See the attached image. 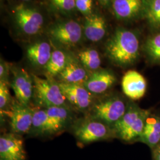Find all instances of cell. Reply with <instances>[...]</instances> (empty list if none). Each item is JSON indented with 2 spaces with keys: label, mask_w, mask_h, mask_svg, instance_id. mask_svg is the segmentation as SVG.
<instances>
[{
  "label": "cell",
  "mask_w": 160,
  "mask_h": 160,
  "mask_svg": "<svg viewBox=\"0 0 160 160\" xmlns=\"http://www.w3.org/2000/svg\"><path fill=\"white\" fill-rule=\"evenodd\" d=\"M105 53L109 61L120 68L135 63L139 57L140 45L136 32L118 28L105 44Z\"/></svg>",
  "instance_id": "6da1fadb"
},
{
  "label": "cell",
  "mask_w": 160,
  "mask_h": 160,
  "mask_svg": "<svg viewBox=\"0 0 160 160\" xmlns=\"http://www.w3.org/2000/svg\"><path fill=\"white\" fill-rule=\"evenodd\" d=\"M151 114V110L142 109L137 104L129 102L125 114L113 127L116 137L127 142L138 141Z\"/></svg>",
  "instance_id": "7a4b0ae2"
},
{
  "label": "cell",
  "mask_w": 160,
  "mask_h": 160,
  "mask_svg": "<svg viewBox=\"0 0 160 160\" xmlns=\"http://www.w3.org/2000/svg\"><path fill=\"white\" fill-rule=\"evenodd\" d=\"M129 104V102L120 95H108L94 102L89 112V116L101 120L113 128L125 114Z\"/></svg>",
  "instance_id": "3957f363"
},
{
  "label": "cell",
  "mask_w": 160,
  "mask_h": 160,
  "mask_svg": "<svg viewBox=\"0 0 160 160\" xmlns=\"http://www.w3.org/2000/svg\"><path fill=\"white\" fill-rule=\"evenodd\" d=\"M34 98L36 107L46 109L52 106H68L59 84L55 78L47 76L42 78L33 75Z\"/></svg>",
  "instance_id": "277c9868"
},
{
  "label": "cell",
  "mask_w": 160,
  "mask_h": 160,
  "mask_svg": "<svg viewBox=\"0 0 160 160\" xmlns=\"http://www.w3.org/2000/svg\"><path fill=\"white\" fill-rule=\"evenodd\" d=\"M73 133L77 141L82 143L116 138L112 127L90 116L75 123L73 127Z\"/></svg>",
  "instance_id": "5b68a950"
},
{
  "label": "cell",
  "mask_w": 160,
  "mask_h": 160,
  "mask_svg": "<svg viewBox=\"0 0 160 160\" xmlns=\"http://www.w3.org/2000/svg\"><path fill=\"white\" fill-rule=\"evenodd\" d=\"M12 18L18 30L26 36L40 33L44 26V17L36 8L24 2L15 6L12 10Z\"/></svg>",
  "instance_id": "8992f818"
},
{
  "label": "cell",
  "mask_w": 160,
  "mask_h": 160,
  "mask_svg": "<svg viewBox=\"0 0 160 160\" xmlns=\"http://www.w3.org/2000/svg\"><path fill=\"white\" fill-rule=\"evenodd\" d=\"M82 33L83 29L80 23L73 20L55 23L48 31V34L54 43L66 48L78 44L82 39Z\"/></svg>",
  "instance_id": "52a82bcc"
},
{
  "label": "cell",
  "mask_w": 160,
  "mask_h": 160,
  "mask_svg": "<svg viewBox=\"0 0 160 160\" xmlns=\"http://www.w3.org/2000/svg\"><path fill=\"white\" fill-rule=\"evenodd\" d=\"M12 78L10 86L14 92L18 102L30 106L34 94L33 77L23 68H14L12 69Z\"/></svg>",
  "instance_id": "ba28073f"
},
{
  "label": "cell",
  "mask_w": 160,
  "mask_h": 160,
  "mask_svg": "<svg viewBox=\"0 0 160 160\" xmlns=\"http://www.w3.org/2000/svg\"><path fill=\"white\" fill-rule=\"evenodd\" d=\"M34 108L24 106L16 100L12 103L7 116L10 117V125L12 132L19 135L29 133L31 130Z\"/></svg>",
  "instance_id": "9c48e42d"
},
{
  "label": "cell",
  "mask_w": 160,
  "mask_h": 160,
  "mask_svg": "<svg viewBox=\"0 0 160 160\" xmlns=\"http://www.w3.org/2000/svg\"><path fill=\"white\" fill-rule=\"evenodd\" d=\"M63 95L75 109L81 112H89L94 103V95L82 84L59 82Z\"/></svg>",
  "instance_id": "30bf717a"
},
{
  "label": "cell",
  "mask_w": 160,
  "mask_h": 160,
  "mask_svg": "<svg viewBox=\"0 0 160 160\" xmlns=\"http://www.w3.org/2000/svg\"><path fill=\"white\" fill-rule=\"evenodd\" d=\"M147 0H112L111 6L115 17L131 21L145 14Z\"/></svg>",
  "instance_id": "8fae6325"
},
{
  "label": "cell",
  "mask_w": 160,
  "mask_h": 160,
  "mask_svg": "<svg viewBox=\"0 0 160 160\" xmlns=\"http://www.w3.org/2000/svg\"><path fill=\"white\" fill-rule=\"evenodd\" d=\"M26 152L21 135L7 133L0 137V160H25Z\"/></svg>",
  "instance_id": "7c38bea8"
},
{
  "label": "cell",
  "mask_w": 160,
  "mask_h": 160,
  "mask_svg": "<svg viewBox=\"0 0 160 160\" xmlns=\"http://www.w3.org/2000/svg\"><path fill=\"white\" fill-rule=\"evenodd\" d=\"M90 74L78 58L69 55L67 65L56 78L61 83L84 85Z\"/></svg>",
  "instance_id": "4fadbf2b"
},
{
  "label": "cell",
  "mask_w": 160,
  "mask_h": 160,
  "mask_svg": "<svg viewBox=\"0 0 160 160\" xmlns=\"http://www.w3.org/2000/svg\"><path fill=\"white\" fill-rule=\"evenodd\" d=\"M122 91L126 97L137 100L144 96L147 88L146 79L137 71L129 70L122 80Z\"/></svg>",
  "instance_id": "5bb4252c"
},
{
  "label": "cell",
  "mask_w": 160,
  "mask_h": 160,
  "mask_svg": "<svg viewBox=\"0 0 160 160\" xmlns=\"http://www.w3.org/2000/svg\"><path fill=\"white\" fill-rule=\"evenodd\" d=\"M117 78L109 69H100L92 73L84 86L94 96L104 94L114 86Z\"/></svg>",
  "instance_id": "9a60e30c"
},
{
  "label": "cell",
  "mask_w": 160,
  "mask_h": 160,
  "mask_svg": "<svg viewBox=\"0 0 160 160\" xmlns=\"http://www.w3.org/2000/svg\"><path fill=\"white\" fill-rule=\"evenodd\" d=\"M107 22L105 17L98 12H92L86 17L83 33L87 40L98 42L103 39L107 31Z\"/></svg>",
  "instance_id": "2e32d148"
},
{
  "label": "cell",
  "mask_w": 160,
  "mask_h": 160,
  "mask_svg": "<svg viewBox=\"0 0 160 160\" xmlns=\"http://www.w3.org/2000/svg\"><path fill=\"white\" fill-rule=\"evenodd\" d=\"M52 47L46 41H38L26 48V57L30 63L36 68L45 69L51 57Z\"/></svg>",
  "instance_id": "e0dca14e"
},
{
  "label": "cell",
  "mask_w": 160,
  "mask_h": 160,
  "mask_svg": "<svg viewBox=\"0 0 160 160\" xmlns=\"http://www.w3.org/2000/svg\"><path fill=\"white\" fill-rule=\"evenodd\" d=\"M61 132L47 114L45 109L34 108L33 122L29 133L34 136H51Z\"/></svg>",
  "instance_id": "ac0fdd59"
},
{
  "label": "cell",
  "mask_w": 160,
  "mask_h": 160,
  "mask_svg": "<svg viewBox=\"0 0 160 160\" xmlns=\"http://www.w3.org/2000/svg\"><path fill=\"white\" fill-rule=\"evenodd\" d=\"M154 149L160 144V116L150 114L147 118L143 132L138 141Z\"/></svg>",
  "instance_id": "d6986e66"
},
{
  "label": "cell",
  "mask_w": 160,
  "mask_h": 160,
  "mask_svg": "<svg viewBox=\"0 0 160 160\" xmlns=\"http://www.w3.org/2000/svg\"><path fill=\"white\" fill-rule=\"evenodd\" d=\"M45 109L60 132L65 129L73 119V115L69 106H52Z\"/></svg>",
  "instance_id": "ffe728a7"
},
{
  "label": "cell",
  "mask_w": 160,
  "mask_h": 160,
  "mask_svg": "<svg viewBox=\"0 0 160 160\" xmlns=\"http://www.w3.org/2000/svg\"><path fill=\"white\" fill-rule=\"evenodd\" d=\"M69 55L68 53L62 49L53 50L50 60L45 68L46 75L55 78L67 65Z\"/></svg>",
  "instance_id": "44dd1931"
},
{
  "label": "cell",
  "mask_w": 160,
  "mask_h": 160,
  "mask_svg": "<svg viewBox=\"0 0 160 160\" xmlns=\"http://www.w3.org/2000/svg\"><path fill=\"white\" fill-rule=\"evenodd\" d=\"M80 62L91 74L100 69L102 60L97 50L86 48L80 51L77 56Z\"/></svg>",
  "instance_id": "7402d4cb"
},
{
  "label": "cell",
  "mask_w": 160,
  "mask_h": 160,
  "mask_svg": "<svg viewBox=\"0 0 160 160\" xmlns=\"http://www.w3.org/2000/svg\"><path fill=\"white\" fill-rule=\"evenodd\" d=\"M143 50L150 62L160 64V33L149 38L144 45Z\"/></svg>",
  "instance_id": "603a6c76"
},
{
  "label": "cell",
  "mask_w": 160,
  "mask_h": 160,
  "mask_svg": "<svg viewBox=\"0 0 160 160\" xmlns=\"http://www.w3.org/2000/svg\"><path fill=\"white\" fill-rule=\"evenodd\" d=\"M9 86L10 84L8 81H0V112L1 117L7 115L13 102L12 101Z\"/></svg>",
  "instance_id": "cb8c5ba5"
},
{
  "label": "cell",
  "mask_w": 160,
  "mask_h": 160,
  "mask_svg": "<svg viewBox=\"0 0 160 160\" xmlns=\"http://www.w3.org/2000/svg\"><path fill=\"white\" fill-rule=\"evenodd\" d=\"M53 10L62 13L69 14L76 9L75 0H49Z\"/></svg>",
  "instance_id": "d4e9b609"
},
{
  "label": "cell",
  "mask_w": 160,
  "mask_h": 160,
  "mask_svg": "<svg viewBox=\"0 0 160 160\" xmlns=\"http://www.w3.org/2000/svg\"><path fill=\"white\" fill-rule=\"evenodd\" d=\"M145 14L149 22L160 14V0H147Z\"/></svg>",
  "instance_id": "484cf974"
},
{
  "label": "cell",
  "mask_w": 160,
  "mask_h": 160,
  "mask_svg": "<svg viewBox=\"0 0 160 160\" xmlns=\"http://www.w3.org/2000/svg\"><path fill=\"white\" fill-rule=\"evenodd\" d=\"M76 9L87 17L92 14V0H75Z\"/></svg>",
  "instance_id": "4316f807"
},
{
  "label": "cell",
  "mask_w": 160,
  "mask_h": 160,
  "mask_svg": "<svg viewBox=\"0 0 160 160\" xmlns=\"http://www.w3.org/2000/svg\"><path fill=\"white\" fill-rule=\"evenodd\" d=\"M10 65L1 58L0 61V81H8L10 73L12 71Z\"/></svg>",
  "instance_id": "83f0119b"
},
{
  "label": "cell",
  "mask_w": 160,
  "mask_h": 160,
  "mask_svg": "<svg viewBox=\"0 0 160 160\" xmlns=\"http://www.w3.org/2000/svg\"><path fill=\"white\" fill-rule=\"evenodd\" d=\"M153 160H160V144L152 149Z\"/></svg>",
  "instance_id": "f1b7e54d"
},
{
  "label": "cell",
  "mask_w": 160,
  "mask_h": 160,
  "mask_svg": "<svg viewBox=\"0 0 160 160\" xmlns=\"http://www.w3.org/2000/svg\"><path fill=\"white\" fill-rule=\"evenodd\" d=\"M97 1L102 6L105 7L111 5L112 1V0H97Z\"/></svg>",
  "instance_id": "f546056e"
},
{
  "label": "cell",
  "mask_w": 160,
  "mask_h": 160,
  "mask_svg": "<svg viewBox=\"0 0 160 160\" xmlns=\"http://www.w3.org/2000/svg\"><path fill=\"white\" fill-rule=\"evenodd\" d=\"M150 23L153 24L155 26H160V14L157 17H155L154 19L152 21H151Z\"/></svg>",
  "instance_id": "4dcf8cb0"
},
{
  "label": "cell",
  "mask_w": 160,
  "mask_h": 160,
  "mask_svg": "<svg viewBox=\"0 0 160 160\" xmlns=\"http://www.w3.org/2000/svg\"><path fill=\"white\" fill-rule=\"evenodd\" d=\"M20 1H23V2H28V1H30V0H20Z\"/></svg>",
  "instance_id": "1f68e13d"
},
{
  "label": "cell",
  "mask_w": 160,
  "mask_h": 160,
  "mask_svg": "<svg viewBox=\"0 0 160 160\" xmlns=\"http://www.w3.org/2000/svg\"></svg>",
  "instance_id": "d6a6232c"
}]
</instances>
